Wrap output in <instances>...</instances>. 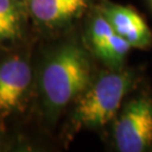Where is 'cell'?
Wrapping results in <instances>:
<instances>
[{"instance_id": "cell-1", "label": "cell", "mask_w": 152, "mask_h": 152, "mask_svg": "<svg viewBox=\"0 0 152 152\" xmlns=\"http://www.w3.org/2000/svg\"><path fill=\"white\" fill-rule=\"evenodd\" d=\"M91 83V63L87 52L66 43L51 53L39 77L44 106L54 115L78 98Z\"/></svg>"}, {"instance_id": "cell-2", "label": "cell", "mask_w": 152, "mask_h": 152, "mask_svg": "<svg viewBox=\"0 0 152 152\" xmlns=\"http://www.w3.org/2000/svg\"><path fill=\"white\" fill-rule=\"evenodd\" d=\"M129 70L105 72L76 99L72 123L77 127L99 129L114 118L124 97L134 85Z\"/></svg>"}, {"instance_id": "cell-3", "label": "cell", "mask_w": 152, "mask_h": 152, "mask_svg": "<svg viewBox=\"0 0 152 152\" xmlns=\"http://www.w3.org/2000/svg\"><path fill=\"white\" fill-rule=\"evenodd\" d=\"M114 139L121 152H142L151 147V98L139 96L125 105L115 122Z\"/></svg>"}, {"instance_id": "cell-4", "label": "cell", "mask_w": 152, "mask_h": 152, "mask_svg": "<svg viewBox=\"0 0 152 152\" xmlns=\"http://www.w3.org/2000/svg\"><path fill=\"white\" fill-rule=\"evenodd\" d=\"M32 83V70L19 55L0 61V120L20 113L27 100Z\"/></svg>"}, {"instance_id": "cell-5", "label": "cell", "mask_w": 152, "mask_h": 152, "mask_svg": "<svg viewBox=\"0 0 152 152\" xmlns=\"http://www.w3.org/2000/svg\"><path fill=\"white\" fill-rule=\"evenodd\" d=\"M100 12L116 34L126 39L132 48L147 49L152 44V33L147 23L135 10L124 6L106 2Z\"/></svg>"}, {"instance_id": "cell-6", "label": "cell", "mask_w": 152, "mask_h": 152, "mask_svg": "<svg viewBox=\"0 0 152 152\" xmlns=\"http://www.w3.org/2000/svg\"><path fill=\"white\" fill-rule=\"evenodd\" d=\"M92 0H29L32 16L42 25L61 26L79 17Z\"/></svg>"}, {"instance_id": "cell-7", "label": "cell", "mask_w": 152, "mask_h": 152, "mask_svg": "<svg viewBox=\"0 0 152 152\" xmlns=\"http://www.w3.org/2000/svg\"><path fill=\"white\" fill-rule=\"evenodd\" d=\"M22 33V17L14 0H0V43L14 41Z\"/></svg>"}, {"instance_id": "cell-8", "label": "cell", "mask_w": 152, "mask_h": 152, "mask_svg": "<svg viewBox=\"0 0 152 152\" xmlns=\"http://www.w3.org/2000/svg\"><path fill=\"white\" fill-rule=\"evenodd\" d=\"M88 33L92 51L100 59L115 35V31L105 16L99 12L92 18Z\"/></svg>"}, {"instance_id": "cell-9", "label": "cell", "mask_w": 152, "mask_h": 152, "mask_svg": "<svg viewBox=\"0 0 152 152\" xmlns=\"http://www.w3.org/2000/svg\"><path fill=\"white\" fill-rule=\"evenodd\" d=\"M5 147H6V144H5V140L1 137V135H0V151H2V150H5Z\"/></svg>"}, {"instance_id": "cell-10", "label": "cell", "mask_w": 152, "mask_h": 152, "mask_svg": "<svg viewBox=\"0 0 152 152\" xmlns=\"http://www.w3.org/2000/svg\"><path fill=\"white\" fill-rule=\"evenodd\" d=\"M151 1H152V0H151Z\"/></svg>"}]
</instances>
